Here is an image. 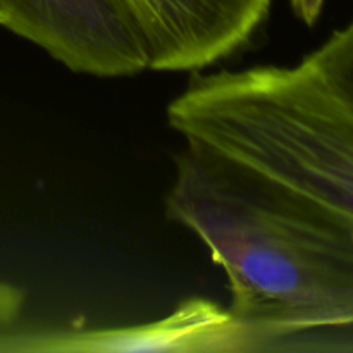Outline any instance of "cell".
Wrapping results in <instances>:
<instances>
[{
	"mask_svg": "<svg viewBox=\"0 0 353 353\" xmlns=\"http://www.w3.org/2000/svg\"><path fill=\"white\" fill-rule=\"evenodd\" d=\"M185 143L353 219V28L293 65L192 72L168 105Z\"/></svg>",
	"mask_w": 353,
	"mask_h": 353,
	"instance_id": "2",
	"label": "cell"
},
{
	"mask_svg": "<svg viewBox=\"0 0 353 353\" xmlns=\"http://www.w3.org/2000/svg\"><path fill=\"white\" fill-rule=\"evenodd\" d=\"M19 341L30 352H250L230 310L207 299L185 300L164 319L140 326L45 331Z\"/></svg>",
	"mask_w": 353,
	"mask_h": 353,
	"instance_id": "5",
	"label": "cell"
},
{
	"mask_svg": "<svg viewBox=\"0 0 353 353\" xmlns=\"http://www.w3.org/2000/svg\"><path fill=\"white\" fill-rule=\"evenodd\" d=\"M295 16L307 26H314L321 17L326 0H290Z\"/></svg>",
	"mask_w": 353,
	"mask_h": 353,
	"instance_id": "7",
	"label": "cell"
},
{
	"mask_svg": "<svg viewBox=\"0 0 353 353\" xmlns=\"http://www.w3.org/2000/svg\"><path fill=\"white\" fill-rule=\"evenodd\" d=\"M165 216L228 279L250 352H353V219L185 143Z\"/></svg>",
	"mask_w": 353,
	"mask_h": 353,
	"instance_id": "1",
	"label": "cell"
},
{
	"mask_svg": "<svg viewBox=\"0 0 353 353\" xmlns=\"http://www.w3.org/2000/svg\"><path fill=\"white\" fill-rule=\"evenodd\" d=\"M350 24H352V28H353V17H352V21H350Z\"/></svg>",
	"mask_w": 353,
	"mask_h": 353,
	"instance_id": "8",
	"label": "cell"
},
{
	"mask_svg": "<svg viewBox=\"0 0 353 353\" xmlns=\"http://www.w3.org/2000/svg\"><path fill=\"white\" fill-rule=\"evenodd\" d=\"M0 26L76 74L130 78L148 69L123 0H0Z\"/></svg>",
	"mask_w": 353,
	"mask_h": 353,
	"instance_id": "3",
	"label": "cell"
},
{
	"mask_svg": "<svg viewBox=\"0 0 353 353\" xmlns=\"http://www.w3.org/2000/svg\"><path fill=\"white\" fill-rule=\"evenodd\" d=\"M148 59V71L199 72L243 50L272 0H123Z\"/></svg>",
	"mask_w": 353,
	"mask_h": 353,
	"instance_id": "4",
	"label": "cell"
},
{
	"mask_svg": "<svg viewBox=\"0 0 353 353\" xmlns=\"http://www.w3.org/2000/svg\"><path fill=\"white\" fill-rule=\"evenodd\" d=\"M26 293L19 286L0 281V330H7L19 319Z\"/></svg>",
	"mask_w": 353,
	"mask_h": 353,
	"instance_id": "6",
	"label": "cell"
}]
</instances>
